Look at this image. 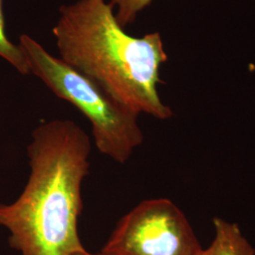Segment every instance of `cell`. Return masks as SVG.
I'll list each match as a JSON object with an SVG mask.
<instances>
[{
  "label": "cell",
  "instance_id": "3",
  "mask_svg": "<svg viewBox=\"0 0 255 255\" xmlns=\"http://www.w3.org/2000/svg\"><path fill=\"white\" fill-rule=\"evenodd\" d=\"M18 46L27 59L30 74L89 120L98 150L116 163L128 162L144 141L138 124L140 115L116 101L90 78L50 54L34 38L22 34Z\"/></svg>",
  "mask_w": 255,
  "mask_h": 255
},
{
  "label": "cell",
  "instance_id": "4",
  "mask_svg": "<svg viewBox=\"0 0 255 255\" xmlns=\"http://www.w3.org/2000/svg\"><path fill=\"white\" fill-rule=\"evenodd\" d=\"M202 248L180 207L165 198L141 201L119 219L103 255H201Z\"/></svg>",
  "mask_w": 255,
  "mask_h": 255
},
{
  "label": "cell",
  "instance_id": "5",
  "mask_svg": "<svg viewBox=\"0 0 255 255\" xmlns=\"http://www.w3.org/2000/svg\"><path fill=\"white\" fill-rule=\"evenodd\" d=\"M215 237L201 255H255V249L237 223L215 218Z\"/></svg>",
  "mask_w": 255,
  "mask_h": 255
},
{
  "label": "cell",
  "instance_id": "9",
  "mask_svg": "<svg viewBox=\"0 0 255 255\" xmlns=\"http://www.w3.org/2000/svg\"><path fill=\"white\" fill-rule=\"evenodd\" d=\"M110 2H111V3H112V2H114V0H110Z\"/></svg>",
  "mask_w": 255,
  "mask_h": 255
},
{
  "label": "cell",
  "instance_id": "2",
  "mask_svg": "<svg viewBox=\"0 0 255 255\" xmlns=\"http://www.w3.org/2000/svg\"><path fill=\"white\" fill-rule=\"evenodd\" d=\"M60 59L97 82L112 98L138 115L159 120L173 117L158 87L168 57L159 32L128 34L106 0L62 5L52 28Z\"/></svg>",
  "mask_w": 255,
  "mask_h": 255
},
{
  "label": "cell",
  "instance_id": "1",
  "mask_svg": "<svg viewBox=\"0 0 255 255\" xmlns=\"http://www.w3.org/2000/svg\"><path fill=\"white\" fill-rule=\"evenodd\" d=\"M91 139L69 119L35 128L27 147L30 172L15 201L0 202V227L21 255H73L86 250L79 234L82 183L90 172Z\"/></svg>",
  "mask_w": 255,
  "mask_h": 255
},
{
  "label": "cell",
  "instance_id": "8",
  "mask_svg": "<svg viewBox=\"0 0 255 255\" xmlns=\"http://www.w3.org/2000/svg\"><path fill=\"white\" fill-rule=\"evenodd\" d=\"M73 255H103L101 253H97V254H92L90 252H88L87 250H84V251H82V252H80V253H77V254H75Z\"/></svg>",
  "mask_w": 255,
  "mask_h": 255
},
{
  "label": "cell",
  "instance_id": "6",
  "mask_svg": "<svg viewBox=\"0 0 255 255\" xmlns=\"http://www.w3.org/2000/svg\"><path fill=\"white\" fill-rule=\"evenodd\" d=\"M0 58L5 60L21 75H29L27 59L18 45L13 44L6 33L3 0H0Z\"/></svg>",
  "mask_w": 255,
  "mask_h": 255
},
{
  "label": "cell",
  "instance_id": "7",
  "mask_svg": "<svg viewBox=\"0 0 255 255\" xmlns=\"http://www.w3.org/2000/svg\"><path fill=\"white\" fill-rule=\"evenodd\" d=\"M153 0H114L112 4L117 9L116 16L122 27L132 24L138 14L147 8Z\"/></svg>",
  "mask_w": 255,
  "mask_h": 255
}]
</instances>
